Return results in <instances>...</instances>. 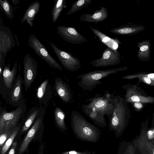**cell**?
<instances>
[{"mask_svg":"<svg viewBox=\"0 0 154 154\" xmlns=\"http://www.w3.org/2000/svg\"><path fill=\"white\" fill-rule=\"evenodd\" d=\"M13 129H9L5 131L0 134V148L1 149L4 143L11 135Z\"/></svg>","mask_w":154,"mask_h":154,"instance_id":"30","label":"cell"},{"mask_svg":"<svg viewBox=\"0 0 154 154\" xmlns=\"http://www.w3.org/2000/svg\"><path fill=\"white\" fill-rule=\"evenodd\" d=\"M27 109L25 103L9 112L5 107H1L0 134L9 129H12L20 124V121Z\"/></svg>","mask_w":154,"mask_h":154,"instance_id":"5","label":"cell"},{"mask_svg":"<svg viewBox=\"0 0 154 154\" xmlns=\"http://www.w3.org/2000/svg\"><path fill=\"white\" fill-rule=\"evenodd\" d=\"M22 126L21 123L13 128L12 133L0 149V154H5L11 147L15 138L18 133Z\"/></svg>","mask_w":154,"mask_h":154,"instance_id":"24","label":"cell"},{"mask_svg":"<svg viewBox=\"0 0 154 154\" xmlns=\"http://www.w3.org/2000/svg\"><path fill=\"white\" fill-rule=\"evenodd\" d=\"M45 112V110L42 108L35 107L30 109L23 119V121L21 122V132L26 131L36 119L41 116L44 115Z\"/></svg>","mask_w":154,"mask_h":154,"instance_id":"17","label":"cell"},{"mask_svg":"<svg viewBox=\"0 0 154 154\" xmlns=\"http://www.w3.org/2000/svg\"><path fill=\"white\" fill-rule=\"evenodd\" d=\"M56 92L59 98L65 103L70 102L72 94L69 85L61 78L57 77L54 79Z\"/></svg>","mask_w":154,"mask_h":154,"instance_id":"15","label":"cell"},{"mask_svg":"<svg viewBox=\"0 0 154 154\" xmlns=\"http://www.w3.org/2000/svg\"><path fill=\"white\" fill-rule=\"evenodd\" d=\"M61 154H92L90 151H85L82 152L78 151L76 150H72L63 152Z\"/></svg>","mask_w":154,"mask_h":154,"instance_id":"31","label":"cell"},{"mask_svg":"<svg viewBox=\"0 0 154 154\" xmlns=\"http://www.w3.org/2000/svg\"><path fill=\"white\" fill-rule=\"evenodd\" d=\"M109 93L102 96L97 94L94 97L87 100L88 103L82 104L83 112L91 119L94 124L100 127L107 126L105 118L106 116L110 119L113 111V105Z\"/></svg>","mask_w":154,"mask_h":154,"instance_id":"1","label":"cell"},{"mask_svg":"<svg viewBox=\"0 0 154 154\" xmlns=\"http://www.w3.org/2000/svg\"><path fill=\"white\" fill-rule=\"evenodd\" d=\"M40 154H42L41 153H41H40Z\"/></svg>","mask_w":154,"mask_h":154,"instance_id":"38","label":"cell"},{"mask_svg":"<svg viewBox=\"0 0 154 154\" xmlns=\"http://www.w3.org/2000/svg\"><path fill=\"white\" fill-rule=\"evenodd\" d=\"M23 79L20 75L16 78L12 88L7 93L9 103L14 107H18L25 103L22 92Z\"/></svg>","mask_w":154,"mask_h":154,"instance_id":"10","label":"cell"},{"mask_svg":"<svg viewBox=\"0 0 154 154\" xmlns=\"http://www.w3.org/2000/svg\"><path fill=\"white\" fill-rule=\"evenodd\" d=\"M71 124L74 134L79 140L94 143L100 137L101 131L77 111H71Z\"/></svg>","mask_w":154,"mask_h":154,"instance_id":"2","label":"cell"},{"mask_svg":"<svg viewBox=\"0 0 154 154\" xmlns=\"http://www.w3.org/2000/svg\"><path fill=\"white\" fill-rule=\"evenodd\" d=\"M0 5L6 16L10 19H12L13 18V9L9 2L7 0H0Z\"/></svg>","mask_w":154,"mask_h":154,"instance_id":"28","label":"cell"},{"mask_svg":"<svg viewBox=\"0 0 154 154\" xmlns=\"http://www.w3.org/2000/svg\"><path fill=\"white\" fill-rule=\"evenodd\" d=\"M23 85L26 91L30 88L36 78L38 71V63L28 54H26L23 62Z\"/></svg>","mask_w":154,"mask_h":154,"instance_id":"9","label":"cell"},{"mask_svg":"<svg viewBox=\"0 0 154 154\" xmlns=\"http://www.w3.org/2000/svg\"><path fill=\"white\" fill-rule=\"evenodd\" d=\"M52 94L49 80L46 79L40 84L37 90L36 97L38 102L47 106Z\"/></svg>","mask_w":154,"mask_h":154,"instance_id":"16","label":"cell"},{"mask_svg":"<svg viewBox=\"0 0 154 154\" xmlns=\"http://www.w3.org/2000/svg\"><path fill=\"white\" fill-rule=\"evenodd\" d=\"M49 43L59 61L66 70L75 72L81 68V62L78 58L61 50L51 42L49 41Z\"/></svg>","mask_w":154,"mask_h":154,"instance_id":"7","label":"cell"},{"mask_svg":"<svg viewBox=\"0 0 154 154\" xmlns=\"http://www.w3.org/2000/svg\"><path fill=\"white\" fill-rule=\"evenodd\" d=\"M124 69L123 68H118L105 70H96L82 74L77 76L79 80L77 84L83 90L90 91L97 85L103 84L101 79L110 74H115Z\"/></svg>","mask_w":154,"mask_h":154,"instance_id":"4","label":"cell"},{"mask_svg":"<svg viewBox=\"0 0 154 154\" xmlns=\"http://www.w3.org/2000/svg\"><path fill=\"white\" fill-rule=\"evenodd\" d=\"M91 29L94 34L102 43L112 49L117 51L119 45L121 43L117 38H112L108 37L101 32L98 29L90 26Z\"/></svg>","mask_w":154,"mask_h":154,"instance_id":"21","label":"cell"},{"mask_svg":"<svg viewBox=\"0 0 154 154\" xmlns=\"http://www.w3.org/2000/svg\"><path fill=\"white\" fill-rule=\"evenodd\" d=\"M14 35H15V38H16V40L17 42V45H18V46H19V44L18 43V41L17 36L16 35H15V34H14Z\"/></svg>","mask_w":154,"mask_h":154,"instance_id":"37","label":"cell"},{"mask_svg":"<svg viewBox=\"0 0 154 154\" xmlns=\"http://www.w3.org/2000/svg\"><path fill=\"white\" fill-rule=\"evenodd\" d=\"M141 29V27H134L124 26L111 29L109 31L114 34L124 35L133 33Z\"/></svg>","mask_w":154,"mask_h":154,"instance_id":"26","label":"cell"},{"mask_svg":"<svg viewBox=\"0 0 154 154\" xmlns=\"http://www.w3.org/2000/svg\"><path fill=\"white\" fill-rule=\"evenodd\" d=\"M120 54L117 51L107 47L102 57L92 61L91 64L96 67H103L117 65L120 63Z\"/></svg>","mask_w":154,"mask_h":154,"instance_id":"11","label":"cell"},{"mask_svg":"<svg viewBox=\"0 0 154 154\" xmlns=\"http://www.w3.org/2000/svg\"><path fill=\"white\" fill-rule=\"evenodd\" d=\"M143 79L145 82L148 84H150L151 82L150 79L147 77L144 76L143 77Z\"/></svg>","mask_w":154,"mask_h":154,"instance_id":"33","label":"cell"},{"mask_svg":"<svg viewBox=\"0 0 154 154\" xmlns=\"http://www.w3.org/2000/svg\"><path fill=\"white\" fill-rule=\"evenodd\" d=\"M101 9L94 11L92 14L84 13L79 18L81 22L88 23L102 22L108 17L107 8L101 7Z\"/></svg>","mask_w":154,"mask_h":154,"instance_id":"18","label":"cell"},{"mask_svg":"<svg viewBox=\"0 0 154 154\" xmlns=\"http://www.w3.org/2000/svg\"><path fill=\"white\" fill-rule=\"evenodd\" d=\"M15 45V42L10 29L0 26V68L3 69L8 52Z\"/></svg>","mask_w":154,"mask_h":154,"instance_id":"8","label":"cell"},{"mask_svg":"<svg viewBox=\"0 0 154 154\" xmlns=\"http://www.w3.org/2000/svg\"><path fill=\"white\" fill-rule=\"evenodd\" d=\"M10 63L7 65L4 64L2 74L4 85L8 90L12 88L15 79L17 71V61L15 62L11 70H10Z\"/></svg>","mask_w":154,"mask_h":154,"instance_id":"19","label":"cell"},{"mask_svg":"<svg viewBox=\"0 0 154 154\" xmlns=\"http://www.w3.org/2000/svg\"><path fill=\"white\" fill-rule=\"evenodd\" d=\"M11 1L12 2L14 5H16L17 4L20 2V0H12Z\"/></svg>","mask_w":154,"mask_h":154,"instance_id":"36","label":"cell"},{"mask_svg":"<svg viewBox=\"0 0 154 154\" xmlns=\"http://www.w3.org/2000/svg\"><path fill=\"white\" fill-rule=\"evenodd\" d=\"M140 49L138 53V56L140 57L147 58L149 54V41H143L139 43Z\"/></svg>","mask_w":154,"mask_h":154,"instance_id":"29","label":"cell"},{"mask_svg":"<svg viewBox=\"0 0 154 154\" xmlns=\"http://www.w3.org/2000/svg\"><path fill=\"white\" fill-rule=\"evenodd\" d=\"M66 0H56L54 1L51 14L52 21L55 22L58 19L60 14L64 8L66 7Z\"/></svg>","mask_w":154,"mask_h":154,"instance_id":"25","label":"cell"},{"mask_svg":"<svg viewBox=\"0 0 154 154\" xmlns=\"http://www.w3.org/2000/svg\"><path fill=\"white\" fill-rule=\"evenodd\" d=\"M110 99L114 108L111 117L109 120V129L114 132L116 137L119 138L127 126L125 106L123 100L119 95L111 94Z\"/></svg>","mask_w":154,"mask_h":154,"instance_id":"3","label":"cell"},{"mask_svg":"<svg viewBox=\"0 0 154 154\" xmlns=\"http://www.w3.org/2000/svg\"><path fill=\"white\" fill-rule=\"evenodd\" d=\"M118 154H140L134 145L133 140L131 142L123 141L119 143Z\"/></svg>","mask_w":154,"mask_h":154,"instance_id":"22","label":"cell"},{"mask_svg":"<svg viewBox=\"0 0 154 154\" xmlns=\"http://www.w3.org/2000/svg\"><path fill=\"white\" fill-rule=\"evenodd\" d=\"M40 3L35 1L31 3L26 10L23 18L21 20L22 24L26 21L30 27L33 25L35 18L40 11Z\"/></svg>","mask_w":154,"mask_h":154,"instance_id":"20","label":"cell"},{"mask_svg":"<svg viewBox=\"0 0 154 154\" xmlns=\"http://www.w3.org/2000/svg\"><path fill=\"white\" fill-rule=\"evenodd\" d=\"M28 45L37 56L44 60L51 67L62 71L63 69L57 61L49 54L45 46L33 34L28 38Z\"/></svg>","mask_w":154,"mask_h":154,"instance_id":"6","label":"cell"},{"mask_svg":"<svg viewBox=\"0 0 154 154\" xmlns=\"http://www.w3.org/2000/svg\"><path fill=\"white\" fill-rule=\"evenodd\" d=\"M146 131L144 129L141 130L139 135L133 140L134 145L140 154H154V143L148 139Z\"/></svg>","mask_w":154,"mask_h":154,"instance_id":"13","label":"cell"},{"mask_svg":"<svg viewBox=\"0 0 154 154\" xmlns=\"http://www.w3.org/2000/svg\"><path fill=\"white\" fill-rule=\"evenodd\" d=\"M57 30V34L63 39L72 44H82L88 41L74 27L60 26Z\"/></svg>","mask_w":154,"mask_h":154,"instance_id":"12","label":"cell"},{"mask_svg":"<svg viewBox=\"0 0 154 154\" xmlns=\"http://www.w3.org/2000/svg\"><path fill=\"white\" fill-rule=\"evenodd\" d=\"M147 77L150 79H154V73H151L147 75Z\"/></svg>","mask_w":154,"mask_h":154,"instance_id":"35","label":"cell"},{"mask_svg":"<svg viewBox=\"0 0 154 154\" xmlns=\"http://www.w3.org/2000/svg\"><path fill=\"white\" fill-rule=\"evenodd\" d=\"M54 116L57 127L62 131L66 130L68 128L65 123V114L64 112L60 108L57 107L54 110Z\"/></svg>","mask_w":154,"mask_h":154,"instance_id":"23","label":"cell"},{"mask_svg":"<svg viewBox=\"0 0 154 154\" xmlns=\"http://www.w3.org/2000/svg\"><path fill=\"white\" fill-rule=\"evenodd\" d=\"M17 142L15 141L13 142L7 154H15L17 146Z\"/></svg>","mask_w":154,"mask_h":154,"instance_id":"32","label":"cell"},{"mask_svg":"<svg viewBox=\"0 0 154 154\" xmlns=\"http://www.w3.org/2000/svg\"><path fill=\"white\" fill-rule=\"evenodd\" d=\"M44 115L41 116L36 119L28 132L18 149V154H22L26 150L35 134L43 126Z\"/></svg>","mask_w":154,"mask_h":154,"instance_id":"14","label":"cell"},{"mask_svg":"<svg viewBox=\"0 0 154 154\" xmlns=\"http://www.w3.org/2000/svg\"><path fill=\"white\" fill-rule=\"evenodd\" d=\"M92 0H79L75 1L67 12L66 15H69L73 14L85 8L90 4Z\"/></svg>","mask_w":154,"mask_h":154,"instance_id":"27","label":"cell"},{"mask_svg":"<svg viewBox=\"0 0 154 154\" xmlns=\"http://www.w3.org/2000/svg\"><path fill=\"white\" fill-rule=\"evenodd\" d=\"M134 106L137 108L140 109L142 107V104L140 103L136 102L134 104Z\"/></svg>","mask_w":154,"mask_h":154,"instance_id":"34","label":"cell"}]
</instances>
